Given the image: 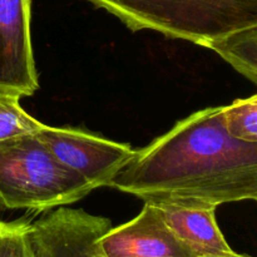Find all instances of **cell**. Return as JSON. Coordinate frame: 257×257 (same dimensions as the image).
Instances as JSON below:
<instances>
[{
	"label": "cell",
	"mask_w": 257,
	"mask_h": 257,
	"mask_svg": "<svg viewBox=\"0 0 257 257\" xmlns=\"http://www.w3.org/2000/svg\"><path fill=\"white\" fill-rule=\"evenodd\" d=\"M22 97L0 92V141L34 133L43 125L20 105Z\"/></svg>",
	"instance_id": "10"
},
{
	"label": "cell",
	"mask_w": 257,
	"mask_h": 257,
	"mask_svg": "<svg viewBox=\"0 0 257 257\" xmlns=\"http://www.w3.org/2000/svg\"><path fill=\"white\" fill-rule=\"evenodd\" d=\"M32 0H0V92L29 97L39 88L30 34Z\"/></svg>",
	"instance_id": "4"
},
{
	"label": "cell",
	"mask_w": 257,
	"mask_h": 257,
	"mask_svg": "<svg viewBox=\"0 0 257 257\" xmlns=\"http://www.w3.org/2000/svg\"><path fill=\"white\" fill-rule=\"evenodd\" d=\"M153 205L157 206L166 225L192 256L235 252L218 227L216 207L178 203Z\"/></svg>",
	"instance_id": "7"
},
{
	"label": "cell",
	"mask_w": 257,
	"mask_h": 257,
	"mask_svg": "<svg viewBox=\"0 0 257 257\" xmlns=\"http://www.w3.org/2000/svg\"><path fill=\"white\" fill-rule=\"evenodd\" d=\"M35 133L58 161L84 178L93 190L108 187L136 153L130 145L113 142L78 128L43 124Z\"/></svg>",
	"instance_id": "3"
},
{
	"label": "cell",
	"mask_w": 257,
	"mask_h": 257,
	"mask_svg": "<svg viewBox=\"0 0 257 257\" xmlns=\"http://www.w3.org/2000/svg\"><path fill=\"white\" fill-rule=\"evenodd\" d=\"M100 257H195L168 228L157 206L145 202L132 221L112 227L94 241Z\"/></svg>",
	"instance_id": "5"
},
{
	"label": "cell",
	"mask_w": 257,
	"mask_h": 257,
	"mask_svg": "<svg viewBox=\"0 0 257 257\" xmlns=\"http://www.w3.org/2000/svg\"><path fill=\"white\" fill-rule=\"evenodd\" d=\"M0 257H37L33 248L29 220L0 221Z\"/></svg>",
	"instance_id": "11"
},
{
	"label": "cell",
	"mask_w": 257,
	"mask_h": 257,
	"mask_svg": "<svg viewBox=\"0 0 257 257\" xmlns=\"http://www.w3.org/2000/svg\"><path fill=\"white\" fill-rule=\"evenodd\" d=\"M93 187L57 160L37 133L0 141V208L49 211L84 198Z\"/></svg>",
	"instance_id": "2"
},
{
	"label": "cell",
	"mask_w": 257,
	"mask_h": 257,
	"mask_svg": "<svg viewBox=\"0 0 257 257\" xmlns=\"http://www.w3.org/2000/svg\"><path fill=\"white\" fill-rule=\"evenodd\" d=\"M206 48L217 53L233 69L257 84V29L235 33L211 42Z\"/></svg>",
	"instance_id": "8"
},
{
	"label": "cell",
	"mask_w": 257,
	"mask_h": 257,
	"mask_svg": "<svg viewBox=\"0 0 257 257\" xmlns=\"http://www.w3.org/2000/svg\"><path fill=\"white\" fill-rule=\"evenodd\" d=\"M108 187L152 203L257 202V142L228 132L222 105L205 108L136 151Z\"/></svg>",
	"instance_id": "1"
},
{
	"label": "cell",
	"mask_w": 257,
	"mask_h": 257,
	"mask_svg": "<svg viewBox=\"0 0 257 257\" xmlns=\"http://www.w3.org/2000/svg\"><path fill=\"white\" fill-rule=\"evenodd\" d=\"M222 118L228 132L240 140L257 142V93L222 105Z\"/></svg>",
	"instance_id": "9"
},
{
	"label": "cell",
	"mask_w": 257,
	"mask_h": 257,
	"mask_svg": "<svg viewBox=\"0 0 257 257\" xmlns=\"http://www.w3.org/2000/svg\"><path fill=\"white\" fill-rule=\"evenodd\" d=\"M97 238H95V240H97ZM94 241H93V242L89 245V247H88L84 257H100L94 251V247H93V245H94ZM195 257H250V256L241 255V253H237V252H232V253H226V255H206V256H195Z\"/></svg>",
	"instance_id": "12"
},
{
	"label": "cell",
	"mask_w": 257,
	"mask_h": 257,
	"mask_svg": "<svg viewBox=\"0 0 257 257\" xmlns=\"http://www.w3.org/2000/svg\"><path fill=\"white\" fill-rule=\"evenodd\" d=\"M112 228V222L84 210L58 207L32 222L37 257H84L90 243Z\"/></svg>",
	"instance_id": "6"
}]
</instances>
